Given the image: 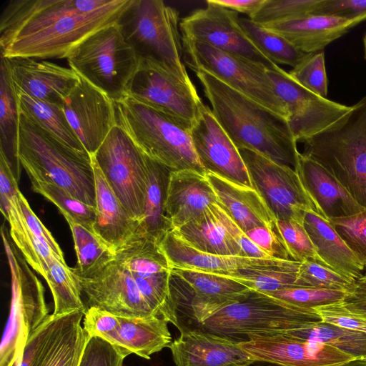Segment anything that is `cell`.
Listing matches in <instances>:
<instances>
[{"instance_id": "obj_1", "label": "cell", "mask_w": 366, "mask_h": 366, "mask_svg": "<svg viewBox=\"0 0 366 366\" xmlns=\"http://www.w3.org/2000/svg\"><path fill=\"white\" fill-rule=\"evenodd\" d=\"M132 0H11L0 16L1 57L66 59L96 31L117 24Z\"/></svg>"}, {"instance_id": "obj_2", "label": "cell", "mask_w": 366, "mask_h": 366, "mask_svg": "<svg viewBox=\"0 0 366 366\" xmlns=\"http://www.w3.org/2000/svg\"><path fill=\"white\" fill-rule=\"evenodd\" d=\"M219 124L238 149L295 169L300 153L287 121L205 71L195 72Z\"/></svg>"}, {"instance_id": "obj_3", "label": "cell", "mask_w": 366, "mask_h": 366, "mask_svg": "<svg viewBox=\"0 0 366 366\" xmlns=\"http://www.w3.org/2000/svg\"><path fill=\"white\" fill-rule=\"evenodd\" d=\"M17 152L30 179L54 183L97 208L94 173L88 152L71 149L21 113Z\"/></svg>"}, {"instance_id": "obj_4", "label": "cell", "mask_w": 366, "mask_h": 366, "mask_svg": "<svg viewBox=\"0 0 366 366\" xmlns=\"http://www.w3.org/2000/svg\"><path fill=\"white\" fill-rule=\"evenodd\" d=\"M302 143V154L323 167L366 209V95Z\"/></svg>"}, {"instance_id": "obj_5", "label": "cell", "mask_w": 366, "mask_h": 366, "mask_svg": "<svg viewBox=\"0 0 366 366\" xmlns=\"http://www.w3.org/2000/svg\"><path fill=\"white\" fill-rule=\"evenodd\" d=\"M114 104L117 125L144 154L172 171L206 174L195 152L190 127L128 96Z\"/></svg>"}, {"instance_id": "obj_6", "label": "cell", "mask_w": 366, "mask_h": 366, "mask_svg": "<svg viewBox=\"0 0 366 366\" xmlns=\"http://www.w3.org/2000/svg\"><path fill=\"white\" fill-rule=\"evenodd\" d=\"M118 25L139 59L154 61L190 80L182 61L179 11L160 0H132Z\"/></svg>"}, {"instance_id": "obj_7", "label": "cell", "mask_w": 366, "mask_h": 366, "mask_svg": "<svg viewBox=\"0 0 366 366\" xmlns=\"http://www.w3.org/2000/svg\"><path fill=\"white\" fill-rule=\"evenodd\" d=\"M319 321L315 310L252 289L244 298L223 307L194 329L242 342L249 335L282 332Z\"/></svg>"}, {"instance_id": "obj_8", "label": "cell", "mask_w": 366, "mask_h": 366, "mask_svg": "<svg viewBox=\"0 0 366 366\" xmlns=\"http://www.w3.org/2000/svg\"><path fill=\"white\" fill-rule=\"evenodd\" d=\"M1 227L11 275V299L0 345V366H12L33 334L49 318L41 282Z\"/></svg>"}, {"instance_id": "obj_9", "label": "cell", "mask_w": 366, "mask_h": 366, "mask_svg": "<svg viewBox=\"0 0 366 366\" xmlns=\"http://www.w3.org/2000/svg\"><path fill=\"white\" fill-rule=\"evenodd\" d=\"M79 76L106 94L113 102L126 95L139 58L125 40L118 24L88 36L66 58Z\"/></svg>"}, {"instance_id": "obj_10", "label": "cell", "mask_w": 366, "mask_h": 366, "mask_svg": "<svg viewBox=\"0 0 366 366\" xmlns=\"http://www.w3.org/2000/svg\"><path fill=\"white\" fill-rule=\"evenodd\" d=\"M183 61L194 72L205 71L225 84L284 117L289 113L264 65L203 42L182 37Z\"/></svg>"}, {"instance_id": "obj_11", "label": "cell", "mask_w": 366, "mask_h": 366, "mask_svg": "<svg viewBox=\"0 0 366 366\" xmlns=\"http://www.w3.org/2000/svg\"><path fill=\"white\" fill-rule=\"evenodd\" d=\"M92 156L128 214L139 222L147 197V156L118 125Z\"/></svg>"}, {"instance_id": "obj_12", "label": "cell", "mask_w": 366, "mask_h": 366, "mask_svg": "<svg viewBox=\"0 0 366 366\" xmlns=\"http://www.w3.org/2000/svg\"><path fill=\"white\" fill-rule=\"evenodd\" d=\"M154 313L179 327L169 290L172 267L152 235L136 232L114 252Z\"/></svg>"}, {"instance_id": "obj_13", "label": "cell", "mask_w": 366, "mask_h": 366, "mask_svg": "<svg viewBox=\"0 0 366 366\" xmlns=\"http://www.w3.org/2000/svg\"><path fill=\"white\" fill-rule=\"evenodd\" d=\"M192 127L203 104L190 80H184L161 64L140 59L126 95Z\"/></svg>"}, {"instance_id": "obj_14", "label": "cell", "mask_w": 366, "mask_h": 366, "mask_svg": "<svg viewBox=\"0 0 366 366\" xmlns=\"http://www.w3.org/2000/svg\"><path fill=\"white\" fill-rule=\"evenodd\" d=\"M239 152L253 188L276 220H295L303 224L306 211L320 214L294 169L248 149Z\"/></svg>"}, {"instance_id": "obj_15", "label": "cell", "mask_w": 366, "mask_h": 366, "mask_svg": "<svg viewBox=\"0 0 366 366\" xmlns=\"http://www.w3.org/2000/svg\"><path fill=\"white\" fill-rule=\"evenodd\" d=\"M71 270L86 309L97 307L124 317L157 316L127 267L114 256L88 274H79L72 268Z\"/></svg>"}, {"instance_id": "obj_16", "label": "cell", "mask_w": 366, "mask_h": 366, "mask_svg": "<svg viewBox=\"0 0 366 366\" xmlns=\"http://www.w3.org/2000/svg\"><path fill=\"white\" fill-rule=\"evenodd\" d=\"M204 8L183 18L179 24L182 37L200 41L224 51L259 63L268 70L280 66L259 51L238 23V13L206 1Z\"/></svg>"}, {"instance_id": "obj_17", "label": "cell", "mask_w": 366, "mask_h": 366, "mask_svg": "<svg viewBox=\"0 0 366 366\" xmlns=\"http://www.w3.org/2000/svg\"><path fill=\"white\" fill-rule=\"evenodd\" d=\"M276 94L286 105L287 123L297 142L327 128L351 109L340 103L320 97L294 80L283 69L267 70Z\"/></svg>"}, {"instance_id": "obj_18", "label": "cell", "mask_w": 366, "mask_h": 366, "mask_svg": "<svg viewBox=\"0 0 366 366\" xmlns=\"http://www.w3.org/2000/svg\"><path fill=\"white\" fill-rule=\"evenodd\" d=\"M239 344L255 361L282 366H337L355 360L329 345L295 336L289 331L249 335Z\"/></svg>"}, {"instance_id": "obj_19", "label": "cell", "mask_w": 366, "mask_h": 366, "mask_svg": "<svg viewBox=\"0 0 366 366\" xmlns=\"http://www.w3.org/2000/svg\"><path fill=\"white\" fill-rule=\"evenodd\" d=\"M190 133L195 152L206 173L212 172L235 184L253 188L239 149L208 106L202 105Z\"/></svg>"}, {"instance_id": "obj_20", "label": "cell", "mask_w": 366, "mask_h": 366, "mask_svg": "<svg viewBox=\"0 0 366 366\" xmlns=\"http://www.w3.org/2000/svg\"><path fill=\"white\" fill-rule=\"evenodd\" d=\"M63 110L90 156L96 153L117 125L114 102L81 76L65 99Z\"/></svg>"}, {"instance_id": "obj_21", "label": "cell", "mask_w": 366, "mask_h": 366, "mask_svg": "<svg viewBox=\"0 0 366 366\" xmlns=\"http://www.w3.org/2000/svg\"><path fill=\"white\" fill-rule=\"evenodd\" d=\"M159 244L172 267L229 277L239 270L248 269L298 270L301 264L294 260L207 254L188 244L172 230L164 235Z\"/></svg>"}, {"instance_id": "obj_22", "label": "cell", "mask_w": 366, "mask_h": 366, "mask_svg": "<svg viewBox=\"0 0 366 366\" xmlns=\"http://www.w3.org/2000/svg\"><path fill=\"white\" fill-rule=\"evenodd\" d=\"M5 59L16 94L23 93L62 108L79 79L71 68L49 61L27 57Z\"/></svg>"}, {"instance_id": "obj_23", "label": "cell", "mask_w": 366, "mask_h": 366, "mask_svg": "<svg viewBox=\"0 0 366 366\" xmlns=\"http://www.w3.org/2000/svg\"><path fill=\"white\" fill-rule=\"evenodd\" d=\"M169 345L177 366H249L255 360L239 342L191 328Z\"/></svg>"}, {"instance_id": "obj_24", "label": "cell", "mask_w": 366, "mask_h": 366, "mask_svg": "<svg viewBox=\"0 0 366 366\" xmlns=\"http://www.w3.org/2000/svg\"><path fill=\"white\" fill-rule=\"evenodd\" d=\"M214 204L219 201L205 174L193 170L171 172L165 214L172 230L201 217Z\"/></svg>"}, {"instance_id": "obj_25", "label": "cell", "mask_w": 366, "mask_h": 366, "mask_svg": "<svg viewBox=\"0 0 366 366\" xmlns=\"http://www.w3.org/2000/svg\"><path fill=\"white\" fill-rule=\"evenodd\" d=\"M320 215L330 221L364 210L345 187L323 167L300 153L295 169Z\"/></svg>"}, {"instance_id": "obj_26", "label": "cell", "mask_w": 366, "mask_h": 366, "mask_svg": "<svg viewBox=\"0 0 366 366\" xmlns=\"http://www.w3.org/2000/svg\"><path fill=\"white\" fill-rule=\"evenodd\" d=\"M84 315L83 311L51 315L32 366H78L89 337L81 324Z\"/></svg>"}, {"instance_id": "obj_27", "label": "cell", "mask_w": 366, "mask_h": 366, "mask_svg": "<svg viewBox=\"0 0 366 366\" xmlns=\"http://www.w3.org/2000/svg\"><path fill=\"white\" fill-rule=\"evenodd\" d=\"M365 21L347 19L329 15L308 14L297 19L264 25L279 34L299 50L314 54L323 51L331 42Z\"/></svg>"}, {"instance_id": "obj_28", "label": "cell", "mask_w": 366, "mask_h": 366, "mask_svg": "<svg viewBox=\"0 0 366 366\" xmlns=\"http://www.w3.org/2000/svg\"><path fill=\"white\" fill-rule=\"evenodd\" d=\"M205 175L219 204L244 232L257 227L277 229L276 219L254 188L235 184L212 172Z\"/></svg>"}, {"instance_id": "obj_29", "label": "cell", "mask_w": 366, "mask_h": 366, "mask_svg": "<svg viewBox=\"0 0 366 366\" xmlns=\"http://www.w3.org/2000/svg\"><path fill=\"white\" fill-rule=\"evenodd\" d=\"M97 202L94 232L115 252L135 234L139 222L127 212L92 156Z\"/></svg>"}, {"instance_id": "obj_30", "label": "cell", "mask_w": 366, "mask_h": 366, "mask_svg": "<svg viewBox=\"0 0 366 366\" xmlns=\"http://www.w3.org/2000/svg\"><path fill=\"white\" fill-rule=\"evenodd\" d=\"M117 330L106 340L117 347L126 356L134 353L145 359L169 347L172 337L169 322L157 316L124 317L119 316Z\"/></svg>"}, {"instance_id": "obj_31", "label": "cell", "mask_w": 366, "mask_h": 366, "mask_svg": "<svg viewBox=\"0 0 366 366\" xmlns=\"http://www.w3.org/2000/svg\"><path fill=\"white\" fill-rule=\"evenodd\" d=\"M303 225L317 254L327 267L353 282L362 276L365 267L330 221L315 212L306 211Z\"/></svg>"}, {"instance_id": "obj_32", "label": "cell", "mask_w": 366, "mask_h": 366, "mask_svg": "<svg viewBox=\"0 0 366 366\" xmlns=\"http://www.w3.org/2000/svg\"><path fill=\"white\" fill-rule=\"evenodd\" d=\"M148 183L144 212L137 232L153 236L158 242L172 230L165 214L167 187L172 172L164 164L147 157Z\"/></svg>"}, {"instance_id": "obj_33", "label": "cell", "mask_w": 366, "mask_h": 366, "mask_svg": "<svg viewBox=\"0 0 366 366\" xmlns=\"http://www.w3.org/2000/svg\"><path fill=\"white\" fill-rule=\"evenodd\" d=\"M192 247L211 254L242 256V252L210 208L201 217L172 230Z\"/></svg>"}, {"instance_id": "obj_34", "label": "cell", "mask_w": 366, "mask_h": 366, "mask_svg": "<svg viewBox=\"0 0 366 366\" xmlns=\"http://www.w3.org/2000/svg\"><path fill=\"white\" fill-rule=\"evenodd\" d=\"M18 192L9 199L3 216L9 224L13 242L29 265L44 278L51 263L56 259L61 260L50 246L28 227L20 209Z\"/></svg>"}, {"instance_id": "obj_35", "label": "cell", "mask_w": 366, "mask_h": 366, "mask_svg": "<svg viewBox=\"0 0 366 366\" xmlns=\"http://www.w3.org/2000/svg\"><path fill=\"white\" fill-rule=\"evenodd\" d=\"M19 112L6 59L1 57L0 66V154L7 160L19 182L21 163L17 144Z\"/></svg>"}, {"instance_id": "obj_36", "label": "cell", "mask_w": 366, "mask_h": 366, "mask_svg": "<svg viewBox=\"0 0 366 366\" xmlns=\"http://www.w3.org/2000/svg\"><path fill=\"white\" fill-rule=\"evenodd\" d=\"M16 96L19 113L49 132L71 149L79 152H86L69 124L62 107L23 93Z\"/></svg>"}, {"instance_id": "obj_37", "label": "cell", "mask_w": 366, "mask_h": 366, "mask_svg": "<svg viewBox=\"0 0 366 366\" xmlns=\"http://www.w3.org/2000/svg\"><path fill=\"white\" fill-rule=\"evenodd\" d=\"M238 23L255 47L276 64L294 68L310 54L299 50L282 36L249 18L239 16Z\"/></svg>"}, {"instance_id": "obj_38", "label": "cell", "mask_w": 366, "mask_h": 366, "mask_svg": "<svg viewBox=\"0 0 366 366\" xmlns=\"http://www.w3.org/2000/svg\"><path fill=\"white\" fill-rule=\"evenodd\" d=\"M307 340L329 345L355 359H366V333L319 321L288 330Z\"/></svg>"}, {"instance_id": "obj_39", "label": "cell", "mask_w": 366, "mask_h": 366, "mask_svg": "<svg viewBox=\"0 0 366 366\" xmlns=\"http://www.w3.org/2000/svg\"><path fill=\"white\" fill-rule=\"evenodd\" d=\"M51 292L54 309L52 315H62L74 311L86 312L78 282L66 262L54 259L45 277Z\"/></svg>"}, {"instance_id": "obj_40", "label": "cell", "mask_w": 366, "mask_h": 366, "mask_svg": "<svg viewBox=\"0 0 366 366\" xmlns=\"http://www.w3.org/2000/svg\"><path fill=\"white\" fill-rule=\"evenodd\" d=\"M74 244L77 267L73 270L81 274H88L100 267L114 256V252L97 234L65 216Z\"/></svg>"}, {"instance_id": "obj_41", "label": "cell", "mask_w": 366, "mask_h": 366, "mask_svg": "<svg viewBox=\"0 0 366 366\" xmlns=\"http://www.w3.org/2000/svg\"><path fill=\"white\" fill-rule=\"evenodd\" d=\"M30 180L33 191L55 204L64 217H69L94 232V225L97 219L95 207L75 198L64 189L54 183Z\"/></svg>"}, {"instance_id": "obj_42", "label": "cell", "mask_w": 366, "mask_h": 366, "mask_svg": "<svg viewBox=\"0 0 366 366\" xmlns=\"http://www.w3.org/2000/svg\"><path fill=\"white\" fill-rule=\"evenodd\" d=\"M297 273L298 271L290 269H248L239 270L229 277L250 289L263 293H269L283 289L300 287L297 282Z\"/></svg>"}, {"instance_id": "obj_43", "label": "cell", "mask_w": 366, "mask_h": 366, "mask_svg": "<svg viewBox=\"0 0 366 366\" xmlns=\"http://www.w3.org/2000/svg\"><path fill=\"white\" fill-rule=\"evenodd\" d=\"M321 0H264L249 19L264 26L313 14Z\"/></svg>"}, {"instance_id": "obj_44", "label": "cell", "mask_w": 366, "mask_h": 366, "mask_svg": "<svg viewBox=\"0 0 366 366\" xmlns=\"http://www.w3.org/2000/svg\"><path fill=\"white\" fill-rule=\"evenodd\" d=\"M290 305L309 310L343 302L349 292L309 287H297L265 293Z\"/></svg>"}, {"instance_id": "obj_45", "label": "cell", "mask_w": 366, "mask_h": 366, "mask_svg": "<svg viewBox=\"0 0 366 366\" xmlns=\"http://www.w3.org/2000/svg\"><path fill=\"white\" fill-rule=\"evenodd\" d=\"M277 228L292 260L314 261L326 266L317 254L302 223L295 220H277Z\"/></svg>"}, {"instance_id": "obj_46", "label": "cell", "mask_w": 366, "mask_h": 366, "mask_svg": "<svg viewBox=\"0 0 366 366\" xmlns=\"http://www.w3.org/2000/svg\"><path fill=\"white\" fill-rule=\"evenodd\" d=\"M297 275L300 287L341 290L350 294L355 289V282L314 261L301 262Z\"/></svg>"}, {"instance_id": "obj_47", "label": "cell", "mask_w": 366, "mask_h": 366, "mask_svg": "<svg viewBox=\"0 0 366 366\" xmlns=\"http://www.w3.org/2000/svg\"><path fill=\"white\" fill-rule=\"evenodd\" d=\"M288 73L294 80L312 93L327 98L328 79L323 51L310 54Z\"/></svg>"}, {"instance_id": "obj_48", "label": "cell", "mask_w": 366, "mask_h": 366, "mask_svg": "<svg viewBox=\"0 0 366 366\" xmlns=\"http://www.w3.org/2000/svg\"><path fill=\"white\" fill-rule=\"evenodd\" d=\"M330 222L346 245L366 268V209Z\"/></svg>"}, {"instance_id": "obj_49", "label": "cell", "mask_w": 366, "mask_h": 366, "mask_svg": "<svg viewBox=\"0 0 366 366\" xmlns=\"http://www.w3.org/2000/svg\"><path fill=\"white\" fill-rule=\"evenodd\" d=\"M126 357L107 340L99 337H89L78 366H123Z\"/></svg>"}, {"instance_id": "obj_50", "label": "cell", "mask_w": 366, "mask_h": 366, "mask_svg": "<svg viewBox=\"0 0 366 366\" xmlns=\"http://www.w3.org/2000/svg\"><path fill=\"white\" fill-rule=\"evenodd\" d=\"M315 310L325 322L366 333V316L348 309L342 302L318 307Z\"/></svg>"}, {"instance_id": "obj_51", "label": "cell", "mask_w": 366, "mask_h": 366, "mask_svg": "<svg viewBox=\"0 0 366 366\" xmlns=\"http://www.w3.org/2000/svg\"><path fill=\"white\" fill-rule=\"evenodd\" d=\"M210 209L216 219L237 243L244 257L273 259L249 239L246 233L234 222L219 204L212 205Z\"/></svg>"}, {"instance_id": "obj_52", "label": "cell", "mask_w": 366, "mask_h": 366, "mask_svg": "<svg viewBox=\"0 0 366 366\" xmlns=\"http://www.w3.org/2000/svg\"><path fill=\"white\" fill-rule=\"evenodd\" d=\"M245 233L253 243L270 257L282 260H292L277 229L257 227Z\"/></svg>"}, {"instance_id": "obj_53", "label": "cell", "mask_w": 366, "mask_h": 366, "mask_svg": "<svg viewBox=\"0 0 366 366\" xmlns=\"http://www.w3.org/2000/svg\"><path fill=\"white\" fill-rule=\"evenodd\" d=\"M119 322V316L97 307H91L84 312L82 327L89 337L105 339L117 330Z\"/></svg>"}, {"instance_id": "obj_54", "label": "cell", "mask_w": 366, "mask_h": 366, "mask_svg": "<svg viewBox=\"0 0 366 366\" xmlns=\"http://www.w3.org/2000/svg\"><path fill=\"white\" fill-rule=\"evenodd\" d=\"M313 14L366 20V0H321Z\"/></svg>"}, {"instance_id": "obj_55", "label": "cell", "mask_w": 366, "mask_h": 366, "mask_svg": "<svg viewBox=\"0 0 366 366\" xmlns=\"http://www.w3.org/2000/svg\"><path fill=\"white\" fill-rule=\"evenodd\" d=\"M17 197L20 209L29 229L39 239L47 243L61 261L65 262L63 252L57 242L55 240L51 233L36 217L20 190L18 192Z\"/></svg>"}, {"instance_id": "obj_56", "label": "cell", "mask_w": 366, "mask_h": 366, "mask_svg": "<svg viewBox=\"0 0 366 366\" xmlns=\"http://www.w3.org/2000/svg\"><path fill=\"white\" fill-rule=\"evenodd\" d=\"M19 190L18 181L14 177L7 160L0 154V206L2 214L6 210L9 199Z\"/></svg>"}, {"instance_id": "obj_57", "label": "cell", "mask_w": 366, "mask_h": 366, "mask_svg": "<svg viewBox=\"0 0 366 366\" xmlns=\"http://www.w3.org/2000/svg\"><path fill=\"white\" fill-rule=\"evenodd\" d=\"M212 3L249 16H253L263 4L264 0H210Z\"/></svg>"}, {"instance_id": "obj_58", "label": "cell", "mask_w": 366, "mask_h": 366, "mask_svg": "<svg viewBox=\"0 0 366 366\" xmlns=\"http://www.w3.org/2000/svg\"><path fill=\"white\" fill-rule=\"evenodd\" d=\"M342 302L352 311L366 316V291L355 290Z\"/></svg>"}, {"instance_id": "obj_59", "label": "cell", "mask_w": 366, "mask_h": 366, "mask_svg": "<svg viewBox=\"0 0 366 366\" xmlns=\"http://www.w3.org/2000/svg\"><path fill=\"white\" fill-rule=\"evenodd\" d=\"M355 290L366 291V271L355 281Z\"/></svg>"}, {"instance_id": "obj_60", "label": "cell", "mask_w": 366, "mask_h": 366, "mask_svg": "<svg viewBox=\"0 0 366 366\" xmlns=\"http://www.w3.org/2000/svg\"><path fill=\"white\" fill-rule=\"evenodd\" d=\"M337 366H366V359H355Z\"/></svg>"}, {"instance_id": "obj_61", "label": "cell", "mask_w": 366, "mask_h": 366, "mask_svg": "<svg viewBox=\"0 0 366 366\" xmlns=\"http://www.w3.org/2000/svg\"><path fill=\"white\" fill-rule=\"evenodd\" d=\"M249 366H282V365H277V364H274V363L262 362V361H254Z\"/></svg>"}, {"instance_id": "obj_62", "label": "cell", "mask_w": 366, "mask_h": 366, "mask_svg": "<svg viewBox=\"0 0 366 366\" xmlns=\"http://www.w3.org/2000/svg\"><path fill=\"white\" fill-rule=\"evenodd\" d=\"M363 45H364V53H365V59H366V34L363 37Z\"/></svg>"}]
</instances>
